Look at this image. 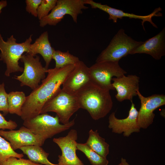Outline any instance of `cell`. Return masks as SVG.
Instances as JSON below:
<instances>
[{
	"mask_svg": "<svg viewBox=\"0 0 165 165\" xmlns=\"http://www.w3.org/2000/svg\"><path fill=\"white\" fill-rule=\"evenodd\" d=\"M0 165H42L41 164L33 162L30 160L18 158L11 157L5 161L0 163Z\"/></svg>",
	"mask_w": 165,
	"mask_h": 165,
	"instance_id": "4316f807",
	"label": "cell"
},
{
	"mask_svg": "<svg viewBox=\"0 0 165 165\" xmlns=\"http://www.w3.org/2000/svg\"><path fill=\"white\" fill-rule=\"evenodd\" d=\"M77 139V131L74 129L65 136L53 138V142L58 146L62 152L58 156V165H84L76 154Z\"/></svg>",
	"mask_w": 165,
	"mask_h": 165,
	"instance_id": "30bf717a",
	"label": "cell"
},
{
	"mask_svg": "<svg viewBox=\"0 0 165 165\" xmlns=\"http://www.w3.org/2000/svg\"><path fill=\"white\" fill-rule=\"evenodd\" d=\"M128 116L124 119H119L115 116V112H112L108 118V128L113 133L121 134L124 137H128L133 133L140 132L138 119V111L135 107L132 100Z\"/></svg>",
	"mask_w": 165,
	"mask_h": 165,
	"instance_id": "4fadbf2b",
	"label": "cell"
},
{
	"mask_svg": "<svg viewBox=\"0 0 165 165\" xmlns=\"http://www.w3.org/2000/svg\"><path fill=\"white\" fill-rule=\"evenodd\" d=\"M24 121L23 126L45 141L68 130L75 124V119L66 124H61L57 115L54 117L46 113L41 114Z\"/></svg>",
	"mask_w": 165,
	"mask_h": 165,
	"instance_id": "277c9868",
	"label": "cell"
},
{
	"mask_svg": "<svg viewBox=\"0 0 165 165\" xmlns=\"http://www.w3.org/2000/svg\"><path fill=\"white\" fill-rule=\"evenodd\" d=\"M7 2L6 0L0 1V13L2 12V9L6 7L7 5Z\"/></svg>",
	"mask_w": 165,
	"mask_h": 165,
	"instance_id": "f546056e",
	"label": "cell"
},
{
	"mask_svg": "<svg viewBox=\"0 0 165 165\" xmlns=\"http://www.w3.org/2000/svg\"><path fill=\"white\" fill-rule=\"evenodd\" d=\"M77 150L82 152L91 165H108L109 161L92 150L85 143H78Z\"/></svg>",
	"mask_w": 165,
	"mask_h": 165,
	"instance_id": "603a6c76",
	"label": "cell"
},
{
	"mask_svg": "<svg viewBox=\"0 0 165 165\" xmlns=\"http://www.w3.org/2000/svg\"><path fill=\"white\" fill-rule=\"evenodd\" d=\"M2 111L4 115L9 113L8 94L5 88L4 82L0 84V111Z\"/></svg>",
	"mask_w": 165,
	"mask_h": 165,
	"instance_id": "484cf974",
	"label": "cell"
},
{
	"mask_svg": "<svg viewBox=\"0 0 165 165\" xmlns=\"http://www.w3.org/2000/svg\"><path fill=\"white\" fill-rule=\"evenodd\" d=\"M32 36L31 35L25 42L18 43L13 35L5 41L0 33V60L6 64V76L8 77L12 73L23 72L24 68L19 65V61L24 52H29Z\"/></svg>",
	"mask_w": 165,
	"mask_h": 165,
	"instance_id": "3957f363",
	"label": "cell"
},
{
	"mask_svg": "<svg viewBox=\"0 0 165 165\" xmlns=\"http://www.w3.org/2000/svg\"><path fill=\"white\" fill-rule=\"evenodd\" d=\"M57 0H42L37 12V17L40 20L47 16L56 6Z\"/></svg>",
	"mask_w": 165,
	"mask_h": 165,
	"instance_id": "d4e9b609",
	"label": "cell"
},
{
	"mask_svg": "<svg viewBox=\"0 0 165 165\" xmlns=\"http://www.w3.org/2000/svg\"><path fill=\"white\" fill-rule=\"evenodd\" d=\"M26 155L29 160L35 163L45 165H59L51 163L48 159L49 153L46 152L41 146L30 145L24 146L20 149Z\"/></svg>",
	"mask_w": 165,
	"mask_h": 165,
	"instance_id": "ffe728a7",
	"label": "cell"
},
{
	"mask_svg": "<svg viewBox=\"0 0 165 165\" xmlns=\"http://www.w3.org/2000/svg\"><path fill=\"white\" fill-rule=\"evenodd\" d=\"M84 3L85 4L90 5L92 9H98L108 13L109 15L108 19L112 20L114 23H117L118 19H122L123 17L141 20H142L141 24L144 29V24L146 21L149 22L153 27L157 28V26L152 22V18L154 16H162V13L159 12L162 10L160 7L156 9L152 13L148 15L140 16L125 13L123 10L112 8L107 5H103L101 3L95 2L92 0H84Z\"/></svg>",
	"mask_w": 165,
	"mask_h": 165,
	"instance_id": "5bb4252c",
	"label": "cell"
},
{
	"mask_svg": "<svg viewBox=\"0 0 165 165\" xmlns=\"http://www.w3.org/2000/svg\"><path fill=\"white\" fill-rule=\"evenodd\" d=\"M143 42L134 40L125 33L124 30L120 29L97 57L96 62L119 61Z\"/></svg>",
	"mask_w": 165,
	"mask_h": 165,
	"instance_id": "5b68a950",
	"label": "cell"
},
{
	"mask_svg": "<svg viewBox=\"0 0 165 165\" xmlns=\"http://www.w3.org/2000/svg\"><path fill=\"white\" fill-rule=\"evenodd\" d=\"M137 95L141 101V105L138 112V123L140 129H146L153 122L155 115L154 111L165 105V95L154 94L148 97L143 96L138 90Z\"/></svg>",
	"mask_w": 165,
	"mask_h": 165,
	"instance_id": "8fae6325",
	"label": "cell"
},
{
	"mask_svg": "<svg viewBox=\"0 0 165 165\" xmlns=\"http://www.w3.org/2000/svg\"><path fill=\"white\" fill-rule=\"evenodd\" d=\"M23 153H19L14 150L9 142L0 135V163L11 157L23 158Z\"/></svg>",
	"mask_w": 165,
	"mask_h": 165,
	"instance_id": "cb8c5ba5",
	"label": "cell"
},
{
	"mask_svg": "<svg viewBox=\"0 0 165 165\" xmlns=\"http://www.w3.org/2000/svg\"><path fill=\"white\" fill-rule=\"evenodd\" d=\"M80 107L75 95L69 94L61 88L44 105L41 113L49 112L56 113L60 122L63 124L69 122L71 117Z\"/></svg>",
	"mask_w": 165,
	"mask_h": 165,
	"instance_id": "8992f818",
	"label": "cell"
},
{
	"mask_svg": "<svg viewBox=\"0 0 165 165\" xmlns=\"http://www.w3.org/2000/svg\"><path fill=\"white\" fill-rule=\"evenodd\" d=\"M23 91H12L8 94V110L9 113L16 114L21 116L22 108L26 99Z\"/></svg>",
	"mask_w": 165,
	"mask_h": 165,
	"instance_id": "44dd1931",
	"label": "cell"
},
{
	"mask_svg": "<svg viewBox=\"0 0 165 165\" xmlns=\"http://www.w3.org/2000/svg\"><path fill=\"white\" fill-rule=\"evenodd\" d=\"M42 0H26L25 2L26 5V11L35 17H37V9Z\"/></svg>",
	"mask_w": 165,
	"mask_h": 165,
	"instance_id": "83f0119b",
	"label": "cell"
},
{
	"mask_svg": "<svg viewBox=\"0 0 165 165\" xmlns=\"http://www.w3.org/2000/svg\"><path fill=\"white\" fill-rule=\"evenodd\" d=\"M112 85L117 93L115 95L117 100L122 102L125 100H132L139 90L140 78L136 75H125L119 77H113Z\"/></svg>",
	"mask_w": 165,
	"mask_h": 165,
	"instance_id": "2e32d148",
	"label": "cell"
},
{
	"mask_svg": "<svg viewBox=\"0 0 165 165\" xmlns=\"http://www.w3.org/2000/svg\"><path fill=\"white\" fill-rule=\"evenodd\" d=\"M75 95L80 108L86 110L94 120L106 116L113 107L110 91L91 81L79 89Z\"/></svg>",
	"mask_w": 165,
	"mask_h": 165,
	"instance_id": "7a4b0ae2",
	"label": "cell"
},
{
	"mask_svg": "<svg viewBox=\"0 0 165 165\" xmlns=\"http://www.w3.org/2000/svg\"><path fill=\"white\" fill-rule=\"evenodd\" d=\"M88 8L85 5L84 0H57L51 13L40 20L39 25L42 27L47 24L56 26L66 15H70L76 23L78 15L82 13L83 10Z\"/></svg>",
	"mask_w": 165,
	"mask_h": 165,
	"instance_id": "52a82bcc",
	"label": "cell"
},
{
	"mask_svg": "<svg viewBox=\"0 0 165 165\" xmlns=\"http://www.w3.org/2000/svg\"><path fill=\"white\" fill-rule=\"evenodd\" d=\"M55 50L49 41L48 33L47 31H45L36 39L33 44L30 45L28 53L33 56L37 54H40L45 62V67L48 69Z\"/></svg>",
	"mask_w": 165,
	"mask_h": 165,
	"instance_id": "ac0fdd59",
	"label": "cell"
},
{
	"mask_svg": "<svg viewBox=\"0 0 165 165\" xmlns=\"http://www.w3.org/2000/svg\"><path fill=\"white\" fill-rule=\"evenodd\" d=\"M145 53L156 60L165 55V28L158 34L148 39L132 50L130 54Z\"/></svg>",
	"mask_w": 165,
	"mask_h": 165,
	"instance_id": "e0dca14e",
	"label": "cell"
},
{
	"mask_svg": "<svg viewBox=\"0 0 165 165\" xmlns=\"http://www.w3.org/2000/svg\"><path fill=\"white\" fill-rule=\"evenodd\" d=\"M17 127L16 123L11 120L7 121L0 112V130L6 129L14 130Z\"/></svg>",
	"mask_w": 165,
	"mask_h": 165,
	"instance_id": "f1b7e54d",
	"label": "cell"
},
{
	"mask_svg": "<svg viewBox=\"0 0 165 165\" xmlns=\"http://www.w3.org/2000/svg\"><path fill=\"white\" fill-rule=\"evenodd\" d=\"M90 81L89 67L80 60L65 80L61 89L69 94L75 95L79 89Z\"/></svg>",
	"mask_w": 165,
	"mask_h": 165,
	"instance_id": "9a60e30c",
	"label": "cell"
},
{
	"mask_svg": "<svg viewBox=\"0 0 165 165\" xmlns=\"http://www.w3.org/2000/svg\"><path fill=\"white\" fill-rule=\"evenodd\" d=\"M118 165H123L121 163H119Z\"/></svg>",
	"mask_w": 165,
	"mask_h": 165,
	"instance_id": "1f68e13d",
	"label": "cell"
},
{
	"mask_svg": "<svg viewBox=\"0 0 165 165\" xmlns=\"http://www.w3.org/2000/svg\"><path fill=\"white\" fill-rule=\"evenodd\" d=\"M85 143L92 150L106 158L109 152V145L105 141V138L99 135L97 130H90L89 137Z\"/></svg>",
	"mask_w": 165,
	"mask_h": 165,
	"instance_id": "d6986e66",
	"label": "cell"
},
{
	"mask_svg": "<svg viewBox=\"0 0 165 165\" xmlns=\"http://www.w3.org/2000/svg\"><path fill=\"white\" fill-rule=\"evenodd\" d=\"M20 60L24 64L23 72L14 78L20 82L21 86H27L34 90L39 86L41 80L45 78L48 69L43 67L38 56L26 53L22 56Z\"/></svg>",
	"mask_w": 165,
	"mask_h": 165,
	"instance_id": "9c48e42d",
	"label": "cell"
},
{
	"mask_svg": "<svg viewBox=\"0 0 165 165\" xmlns=\"http://www.w3.org/2000/svg\"><path fill=\"white\" fill-rule=\"evenodd\" d=\"M121 163L123 165H130L127 162L126 160L123 158H121Z\"/></svg>",
	"mask_w": 165,
	"mask_h": 165,
	"instance_id": "4dcf8cb0",
	"label": "cell"
},
{
	"mask_svg": "<svg viewBox=\"0 0 165 165\" xmlns=\"http://www.w3.org/2000/svg\"><path fill=\"white\" fill-rule=\"evenodd\" d=\"M75 65L70 64L59 68L48 69L47 75L42 80L41 84L26 97L20 116L23 120L40 114L45 104L60 90L63 82Z\"/></svg>",
	"mask_w": 165,
	"mask_h": 165,
	"instance_id": "6da1fadb",
	"label": "cell"
},
{
	"mask_svg": "<svg viewBox=\"0 0 165 165\" xmlns=\"http://www.w3.org/2000/svg\"><path fill=\"white\" fill-rule=\"evenodd\" d=\"M90 81L100 87L114 90L112 79L122 76L127 72L121 68L119 61H105L96 63L89 67Z\"/></svg>",
	"mask_w": 165,
	"mask_h": 165,
	"instance_id": "ba28073f",
	"label": "cell"
},
{
	"mask_svg": "<svg viewBox=\"0 0 165 165\" xmlns=\"http://www.w3.org/2000/svg\"><path fill=\"white\" fill-rule=\"evenodd\" d=\"M0 135L9 141L11 147L14 151L28 146H42L45 141L24 126L17 130H0Z\"/></svg>",
	"mask_w": 165,
	"mask_h": 165,
	"instance_id": "7c38bea8",
	"label": "cell"
},
{
	"mask_svg": "<svg viewBox=\"0 0 165 165\" xmlns=\"http://www.w3.org/2000/svg\"><path fill=\"white\" fill-rule=\"evenodd\" d=\"M55 61V68H60L70 65H76L80 61L78 57L71 54L69 51L63 52L60 50H55L52 57Z\"/></svg>",
	"mask_w": 165,
	"mask_h": 165,
	"instance_id": "7402d4cb",
	"label": "cell"
}]
</instances>
